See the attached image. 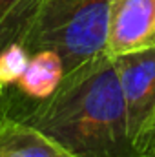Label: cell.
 <instances>
[{"mask_svg":"<svg viewBox=\"0 0 155 157\" xmlns=\"http://www.w3.org/2000/svg\"><path fill=\"white\" fill-rule=\"evenodd\" d=\"M18 121L39 128L71 157H139L130 141L120 82L110 55Z\"/></svg>","mask_w":155,"mask_h":157,"instance_id":"cell-1","label":"cell"},{"mask_svg":"<svg viewBox=\"0 0 155 157\" xmlns=\"http://www.w3.org/2000/svg\"><path fill=\"white\" fill-rule=\"evenodd\" d=\"M106 9L108 0H42L22 44L29 53L57 51L64 62L60 86L70 84L108 55Z\"/></svg>","mask_w":155,"mask_h":157,"instance_id":"cell-2","label":"cell"},{"mask_svg":"<svg viewBox=\"0 0 155 157\" xmlns=\"http://www.w3.org/2000/svg\"><path fill=\"white\" fill-rule=\"evenodd\" d=\"M113 60L130 141L139 157H155V48Z\"/></svg>","mask_w":155,"mask_h":157,"instance_id":"cell-3","label":"cell"},{"mask_svg":"<svg viewBox=\"0 0 155 157\" xmlns=\"http://www.w3.org/2000/svg\"><path fill=\"white\" fill-rule=\"evenodd\" d=\"M155 48V0H108L106 53L120 57Z\"/></svg>","mask_w":155,"mask_h":157,"instance_id":"cell-4","label":"cell"},{"mask_svg":"<svg viewBox=\"0 0 155 157\" xmlns=\"http://www.w3.org/2000/svg\"><path fill=\"white\" fill-rule=\"evenodd\" d=\"M0 157H71L39 128L13 119L0 121Z\"/></svg>","mask_w":155,"mask_h":157,"instance_id":"cell-5","label":"cell"},{"mask_svg":"<svg viewBox=\"0 0 155 157\" xmlns=\"http://www.w3.org/2000/svg\"><path fill=\"white\" fill-rule=\"evenodd\" d=\"M42 0H0V53L28 35Z\"/></svg>","mask_w":155,"mask_h":157,"instance_id":"cell-6","label":"cell"},{"mask_svg":"<svg viewBox=\"0 0 155 157\" xmlns=\"http://www.w3.org/2000/svg\"><path fill=\"white\" fill-rule=\"evenodd\" d=\"M29 51L22 42H13L0 53V91L13 86L29 62Z\"/></svg>","mask_w":155,"mask_h":157,"instance_id":"cell-7","label":"cell"}]
</instances>
